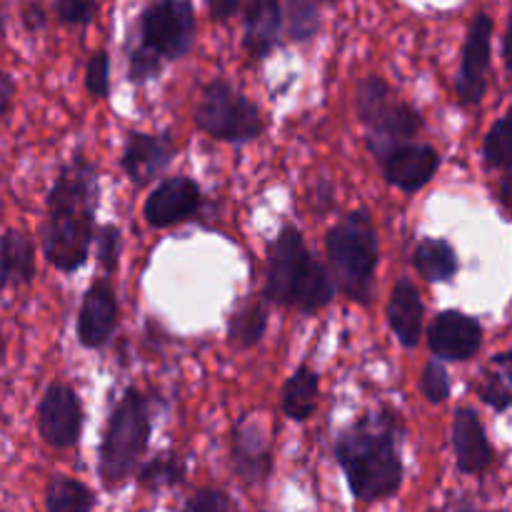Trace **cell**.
Listing matches in <instances>:
<instances>
[{
  "mask_svg": "<svg viewBox=\"0 0 512 512\" xmlns=\"http://www.w3.org/2000/svg\"><path fill=\"white\" fill-rule=\"evenodd\" d=\"M400 438H403V420L390 408L370 410L338 435L333 455L355 500L380 503L400 493L403 488Z\"/></svg>",
  "mask_w": 512,
  "mask_h": 512,
  "instance_id": "6da1fadb",
  "label": "cell"
},
{
  "mask_svg": "<svg viewBox=\"0 0 512 512\" xmlns=\"http://www.w3.org/2000/svg\"><path fill=\"white\" fill-rule=\"evenodd\" d=\"M98 210V170L75 153L58 170L48 193V213L43 223L45 260L60 273H75L90 258Z\"/></svg>",
  "mask_w": 512,
  "mask_h": 512,
  "instance_id": "7a4b0ae2",
  "label": "cell"
},
{
  "mask_svg": "<svg viewBox=\"0 0 512 512\" xmlns=\"http://www.w3.org/2000/svg\"><path fill=\"white\" fill-rule=\"evenodd\" d=\"M265 300L300 313H318L333 303L335 285L328 268L310 255L303 233L295 225H285L273 243L268 265Z\"/></svg>",
  "mask_w": 512,
  "mask_h": 512,
  "instance_id": "3957f363",
  "label": "cell"
},
{
  "mask_svg": "<svg viewBox=\"0 0 512 512\" xmlns=\"http://www.w3.org/2000/svg\"><path fill=\"white\" fill-rule=\"evenodd\" d=\"M333 285L348 300L365 305L375 293V270H378L380 248L373 218L368 210H353L338 225H333L325 238Z\"/></svg>",
  "mask_w": 512,
  "mask_h": 512,
  "instance_id": "277c9868",
  "label": "cell"
},
{
  "mask_svg": "<svg viewBox=\"0 0 512 512\" xmlns=\"http://www.w3.org/2000/svg\"><path fill=\"white\" fill-rule=\"evenodd\" d=\"M150 403L138 388H128L110 410L98 453V473L105 490H118L138 470L148 448Z\"/></svg>",
  "mask_w": 512,
  "mask_h": 512,
  "instance_id": "5b68a950",
  "label": "cell"
},
{
  "mask_svg": "<svg viewBox=\"0 0 512 512\" xmlns=\"http://www.w3.org/2000/svg\"><path fill=\"white\" fill-rule=\"evenodd\" d=\"M355 110L368 130V148L375 160L398 145L415 143L423 130V115L413 103L400 98L383 78L368 75L355 88Z\"/></svg>",
  "mask_w": 512,
  "mask_h": 512,
  "instance_id": "8992f818",
  "label": "cell"
},
{
  "mask_svg": "<svg viewBox=\"0 0 512 512\" xmlns=\"http://www.w3.org/2000/svg\"><path fill=\"white\" fill-rule=\"evenodd\" d=\"M193 120L198 130L223 143H253L265 130L258 105L220 78L210 80L200 90Z\"/></svg>",
  "mask_w": 512,
  "mask_h": 512,
  "instance_id": "52a82bcc",
  "label": "cell"
},
{
  "mask_svg": "<svg viewBox=\"0 0 512 512\" xmlns=\"http://www.w3.org/2000/svg\"><path fill=\"white\" fill-rule=\"evenodd\" d=\"M195 10L188 0H160L145 5L135 30V45L150 55L165 60H180L193 50L195 43Z\"/></svg>",
  "mask_w": 512,
  "mask_h": 512,
  "instance_id": "ba28073f",
  "label": "cell"
},
{
  "mask_svg": "<svg viewBox=\"0 0 512 512\" xmlns=\"http://www.w3.org/2000/svg\"><path fill=\"white\" fill-rule=\"evenodd\" d=\"M493 18L488 13H478L470 23L468 35L463 45V60H460L458 80H455V93L458 103L465 108L483 103L488 93V73L490 58H493Z\"/></svg>",
  "mask_w": 512,
  "mask_h": 512,
  "instance_id": "9c48e42d",
  "label": "cell"
},
{
  "mask_svg": "<svg viewBox=\"0 0 512 512\" xmlns=\"http://www.w3.org/2000/svg\"><path fill=\"white\" fill-rule=\"evenodd\" d=\"M40 438L50 448H73L83 433V403L65 383H50L38 403Z\"/></svg>",
  "mask_w": 512,
  "mask_h": 512,
  "instance_id": "30bf717a",
  "label": "cell"
},
{
  "mask_svg": "<svg viewBox=\"0 0 512 512\" xmlns=\"http://www.w3.org/2000/svg\"><path fill=\"white\" fill-rule=\"evenodd\" d=\"M230 465L248 485L265 483L273 473V440L255 415H243L230 430Z\"/></svg>",
  "mask_w": 512,
  "mask_h": 512,
  "instance_id": "8fae6325",
  "label": "cell"
},
{
  "mask_svg": "<svg viewBox=\"0 0 512 512\" xmlns=\"http://www.w3.org/2000/svg\"><path fill=\"white\" fill-rule=\"evenodd\" d=\"M203 205L200 185L188 175H173L165 178L150 190L143 205V218L150 228H170V225L185 223L193 218Z\"/></svg>",
  "mask_w": 512,
  "mask_h": 512,
  "instance_id": "7c38bea8",
  "label": "cell"
},
{
  "mask_svg": "<svg viewBox=\"0 0 512 512\" xmlns=\"http://www.w3.org/2000/svg\"><path fill=\"white\" fill-rule=\"evenodd\" d=\"M428 345L438 360L465 363L480 353L483 325L463 310H443L435 315L433 325L428 328Z\"/></svg>",
  "mask_w": 512,
  "mask_h": 512,
  "instance_id": "4fadbf2b",
  "label": "cell"
},
{
  "mask_svg": "<svg viewBox=\"0 0 512 512\" xmlns=\"http://www.w3.org/2000/svg\"><path fill=\"white\" fill-rule=\"evenodd\" d=\"M118 315V298H115V290L110 285V280H93L90 288L85 290L83 303H80L78 325H75L80 345L88 350L105 348L108 340L113 338L115 328H118Z\"/></svg>",
  "mask_w": 512,
  "mask_h": 512,
  "instance_id": "5bb4252c",
  "label": "cell"
},
{
  "mask_svg": "<svg viewBox=\"0 0 512 512\" xmlns=\"http://www.w3.org/2000/svg\"><path fill=\"white\" fill-rule=\"evenodd\" d=\"M378 163L390 185L400 188L403 193H418L438 173L440 155L433 145L405 143L388 150Z\"/></svg>",
  "mask_w": 512,
  "mask_h": 512,
  "instance_id": "9a60e30c",
  "label": "cell"
},
{
  "mask_svg": "<svg viewBox=\"0 0 512 512\" xmlns=\"http://www.w3.org/2000/svg\"><path fill=\"white\" fill-rule=\"evenodd\" d=\"M175 153H178V148L168 133H130L125 138L120 165H123L130 183L145 188L153 180H158V175L173 163Z\"/></svg>",
  "mask_w": 512,
  "mask_h": 512,
  "instance_id": "2e32d148",
  "label": "cell"
},
{
  "mask_svg": "<svg viewBox=\"0 0 512 512\" xmlns=\"http://www.w3.org/2000/svg\"><path fill=\"white\" fill-rule=\"evenodd\" d=\"M453 450L458 470L465 475H483L495 463V448L490 445L478 410L463 408L453 415Z\"/></svg>",
  "mask_w": 512,
  "mask_h": 512,
  "instance_id": "e0dca14e",
  "label": "cell"
},
{
  "mask_svg": "<svg viewBox=\"0 0 512 512\" xmlns=\"http://www.w3.org/2000/svg\"><path fill=\"white\" fill-rule=\"evenodd\" d=\"M283 38V8L275 0H253L243 5V45L253 60L273 53Z\"/></svg>",
  "mask_w": 512,
  "mask_h": 512,
  "instance_id": "ac0fdd59",
  "label": "cell"
},
{
  "mask_svg": "<svg viewBox=\"0 0 512 512\" xmlns=\"http://www.w3.org/2000/svg\"><path fill=\"white\" fill-rule=\"evenodd\" d=\"M423 318L425 308L420 290L415 288L410 278H400L388 300V325L395 333V338L403 343V348H415L420 343Z\"/></svg>",
  "mask_w": 512,
  "mask_h": 512,
  "instance_id": "d6986e66",
  "label": "cell"
},
{
  "mask_svg": "<svg viewBox=\"0 0 512 512\" xmlns=\"http://www.w3.org/2000/svg\"><path fill=\"white\" fill-rule=\"evenodd\" d=\"M35 278L33 240L23 230H5L0 235V288H25Z\"/></svg>",
  "mask_w": 512,
  "mask_h": 512,
  "instance_id": "ffe728a7",
  "label": "cell"
},
{
  "mask_svg": "<svg viewBox=\"0 0 512 512\" xmlns=\"http://www.w3.org/2000/svg\"><path fill=\"white\" fill-rule=\"evenodd\" d=\"M320 393V378L310 365H300L283 385L280 393V408L295 423H305L315 413Z\"/></svg>",
  "mask_w": 512,
  "mask_h": 512,
  "instance_id": "44dd1931",
  "label": "cell"
},
{
  "mask_svg": "<svg viewBox=\"0 0 512 512\" xmlns=\"http://www.w3.org/2000/svg\"><path fill=\"white\" fill-rule=\"evenodd\" d=\"M413 268L428 283H450L460 270L458 253L445 238H425L413 253Z\"/></svg>",
  "mask_w": 512,
  "mask_h": 512,
  "instance_id": "7402d4cb",
  "label": "cell"
},
{
  "mask_svg": "<svg viewBox=\"0 0 512 512\" xmlns=\"http://www.w3.org/2000/svg\"><path fill=\"white\" fill-rule=\"evenodd\" d=\"M45 508L48 512H93L95 495L80 480L55 475L45 490Z\"/></svg>",
  "mask_w": 512,
  "mask_h": 512,
  "instance_id": "603a6c76",
  "label": "cell"
},
{
  "mask_svg": "<svg viewBox=\"0 0 512 512\" xmlns=\"http://www.w3.org/2000/svg\"><path fill=\"white\" fill-rule=\"evenodd\" d=\"M185 475H188L185 460L178 453H173V450H165V453H158L138 470V483L140 488L158 493V490L175 488V485L185 483Z\"/></svg>",
  "mask_w": 512,
  "mask_h": 512,
  "instance_id": "cb8c5ba5",
  "label": "cell"
},
{
  "mask_svg": "<svg viewBox=\"0 0 512 512\" xmlns=\"http://www.w3.org/2000/svg\"><path fill=\"white\" fill-rule=\"evenodd\" d=\"M268 328V308L263 303H248L230 315L228 343L238 350H248L260 343Z\"/></svg>",
  "mask_w": 512,
  "mask_h": 512,
  "instance_id": "d4e9b609",
  "label": "cell"
},
{
  "mask_svg": "<svg viewBox=\"0 0 512 512\" xmlns=\"http://www.w3.org/2000/svg\"><path fill=\"white\" fill-rule=\"evenodd\" d=\"M510 353H500L493 358V370L483 375V383L478 385V398L495 413H505L512 403L510 393Z\"/></svg>",
  "mask_w": 512,
  "mask_h": 512,
  "instance_id": "484cf974",
  "label": "cell"
},
{
  "mask_svg": "<svg viewBox=\"0 0 512 512\" xmlns=\"http://www.w3.org/2000/svg\"><path fill=\"white\" fill-rule=\"evenodd\" d=\"M283 8V30L293 43H308L320 30V3L313 0H290Z\"/></svg>",
  "mask_w": 512,
  "mask_h": 512,
  "instance_id": "4316f807",
  "label": "cell"
},
{
  "mask_svg": "<svg viewBox=\"0 0 512 512\" xmlns=\"http://www.w3.org/2000/svg\"><path fill=\"white\" fill-rule=\"evenodd\" d=\"M483 158L490 170H503L508 173L510 168V113L500 115L488 130L483 143Z\"/></svg>",
  "mask_w": 512,
  "mask_h": 512,
  "instance_id": "83f0119b",
  "label": "cell"
},
{
  "mask_svg": "<svg viewBox=\"0 0 512 512\" xmlns=\"http://www.w3.org/2000/svg\"><path fill=\"white\" fill-rule=\"evenodd\" d=\"M85 88L93 98L110 95V58L105 50H95L85 65Z\"/></svg>",
  "mask_w": 512,
  "mask_h": 512,
  "instance_id": "f1b7e54d",
  "label": "cell"
},
{
  "mask_svg": "<svg viewBox=\"0 0 512 512\" xmlns=\"http://www.w3.org/2000/svg\"><path fill=\"white\" fill-rule=\"evenodd\" d=\"M450 390H453V383H450V375L445 370V365L440 360H428L423 370V393L428 398V403H445L450 398Z\"/></svg>",
  "mask_w": 512,
  "mask_h": 512,
  "instance_id": "f546056e",
  "label": "cell"
},
{
  "mask_svg": "<svg viewBox=\"0 0 512 512\" xmlns=\"http://www.w3.org/2000/svg\"><path fill=\"white\" fill-rule=\"evenodd\" d=\"M160 70H163V63H160L155 55H150L148 50L138 48V45H133V48L128 50V80L135 85H143L148 83V80L158 78Z\"/></svg>",
  "mask_w": 512,
  "mask_h": 512,
  "instance_id": "4dcf8cb0",
  "label": "cell"
},
{
  "mask_svg": "<svg viewBox=\"0 0 512 512\" xmlns=\"http://www.w3.org/2000/svg\"><path fill=\"white\" fill-rule=\"evenodd\" d=\"M95 248H98V260L108 273H115L120 260V248H123V240H120V230L115 225H103V228L95 233Z\"/></svg>",
  "mask_w": 512,
  "mask_h": 512,
  "instance_id": "1f68e13d",
  "label": "cell"
},
{
  "mask_svg": "<svg viewBox=\"0 0 512 512\" xmlns=\"http://www.w3.org/2000/svg\"><path fill=\"white\" fill-rule=\"evenodd\" d=\"M55 15H58L60 23L75 25V28H83V25L93 23L95 13H98V5L88 3V0H58L53 5Z\"/></svg>",
  "mask_w": 512,
  "mask_h": 512,
  "instance_id": "d6a6232c",
  "label": "cell"
},
{
  "mask_svg": "<svg viewBox=\"0 0 512 512\" xmlns=\"http://www.w3.org/2000/svg\"><path fill=\"white\" fill-rule=\"evenodd\" d=\"M185 512H235V508L223 490L203 488L185 503Z\"/></svg>",
  "mask_w": 512,
  "mask_h": 512,
  "instance_id": "836d02e7",
  "label": "cell"
},
{
  "mask_svg": "<svg viewBox=\"0 0 512 512\" xmlns=\"http://www.w3.org/2000/svg\"><path fill=\"white\" fill-rule=\"evenodd\" d=\"M243 0H210L208 13L213 15V20L223 23V20H230L233 15L243 13Z\"/></svg>",
  "mask_w": 512,
  "mask_h": 512,
  "instance_id": "e575fe53",
  "label": "cell"
},
{
  "mask_svg": "<svg viewBox=\"0 0 512 512\" xmlns=\"http://www.w3.org/2000/svg\"><path fill=\"white\" fill-rule=\"evenodd\" d=\"M23 25L28 30L45 28V10L40 3H25L23 5Z\"/></svg>",
  "mask_w": 512,
  "mask_h": 512,
  "instance_id": "d590c367",
  "label": "cell"
},
{
  "mask_svg": "<svg viewBox=\"0 0 512 512\" xmlns=\"http://www.w3.org/2000/svg\"><path fill=\"white\" fill-rule=\"evenodd\" d=\"M15 98V83L5 70H0V115H5L13 105Z\"/></svg>",
  "mask_w": 512,
  "mask_h": 512,
  "instance_id": "8d00e7d4",
  "label": "cell"
},
{
  "mask_svg": "<svg viewBox=\"0 0 512 512\" xmlns=\"http://www.w3.org/2000/svg\"><path fill=\"white\" fill-rule=\"evenodd\" d=\"M500 205L503 208L510 205V173H503V178H500Z\"/></svg>",
  "mask_w": 512,
  "mask_h": 512,
  "instance_id": "74e56055",
  "label": "cell"
},
{
  "mask_svg": "<svg viewBox=\"0 0 512 512\" xmlns=\"http://www.w3.org/2000/svg\"><path fill=\"white\" fill-rule=\"evenodd\" d=\"M5 35V15H3V3H0V40Z\"/></svg>",
  "mask_w": 512,
  "mask_h": 512,
  "instance_id": "f35d334b",
  "label": "cell"
},
{
  "mask_svg": "<svg viewBox=\"0 0 512 512\" xmlns=\"http://www.w3.org/2000/svg\"><path fill=\"white\" fill-rule=\"evenodd\" d=\"M3 360H5V338L0 335V365H3Z\"/></svg>",
  "mask_w": 512,
  "mask_h": 512,
  "instance_id": "ab89813d",
  "label": "cell"
},
{
  "mask_svg": "<svg viewBox=\"0 0 512 512\" xmlns=\"http://www.w3.org/2000/svg\"><path fill=\"white\" fill-rule=\"evenodd\" d=\"M465 512H478V510H465ZM498 512H505V510H498Z\"/></svg>",
  "mask_w": 512,
  "mask_h": 512,
  "instance_id": "60d3db41",
  "label": "cell"
},
{
  "mask_svg": "<svg viewBox=\"0 0 512 512\" xmlns=\"http://www.w3.org/2000/svg\"><path fill=\"white\" fill-rule=\"evenodd\" d=\"M428 512H435V510H428Z\"/></svg>",
  "mask_w": 512,
  "mask_h": 512,
  "instance_id": "b9f144b4",
  "label": "cell"
}]
</instances>
